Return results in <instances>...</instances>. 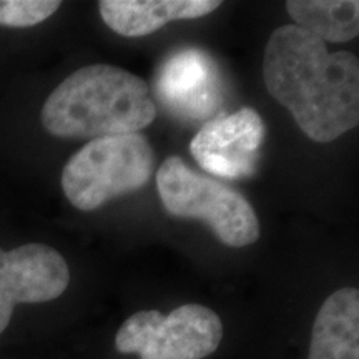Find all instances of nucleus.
<instances>
[{
	"instance_id": "obj_1",
	"label": "nucleus",
	"mask_w": 359,
	"mask_h": 359,
	"mask_svg": "<svg viewBox=\"0 0 359 359\" xmlns=\"http://www.w3.org/2000/svg\"><path fill=\"white\" fill-rule=\"evenodd\" d=\"M263 79L269 95L291 111L313 142H333L358 127L359 64L354 53H331L306 30L283 25L264 48Z\"/></svg>"
},
{
	"instance_id": "obj_2",
	"label": "nucleus",
	"mask_w": 359,
	"mask_h": 359,
	"mask_svg": "<svg viewBox=\"0 0 359 359\" xmlns=\"http://www.w3.org/2000/svg\"><path fill=\"white\" fill-rule=\"evenodd\" d=\"M156 107L145 80L109 64L69 75L43 103L42 125L60 138H102L140 133Z\"/></svg>"
},
{
	"instance_id": "obj_3",
	"label": "nucleus",
	"mask_w": 359,
	"mask_h": 359,
	"mask_svg": "<svg viewBox=\"0 0 359 359\" xmlns=\"http://www.w3.org/2000/svg\"><path fill=\"white\" fill-rule=\"evenodd\" d=\"M155 154L147 137L125 133L88 142L62 172L67 200L82 212L140 190L154 175Z\"/></svg>"
},
{
	"instance_id": "obj_4",
	"label": "nucleus",
	"mask_w": 359,
	"mask_h": 359,
	"mask_svg": "<svg viewBox=\"0 0 359 359\" xmlns=\"http://www.w3.org/2000/svg\"><path fill=\"white\" fill-rule=\"evenodd\" d=\"M161 203L178 218L201 219L222 243L248 246L259 238V222L245 196L217 180L193 172L180 156H168L156 172Z\"/></svg>"
},
{
	"instance_id": "obj_5",
	"label": "nucleus",
	"mask_w": 359,
	"mask_h": 359,
	"mask_svg": "<svg viewBox=\"0 0 359 359\" xmlns=\"http://www.w3.org/2000/svg\"><path fill=\"white\" fill-rule=\"evenodd\" d=\"M223 338L222 320L201 304H183L172 313L138 311L120 326L115 348L140 359H205Z\"/></svg>"
},
{
	"instance_id": "obj_6",
	"label": "nucleus",
	"mask_w": 359,
	"mask_h": 359,
	"mask_svg": "<svg viewBox=\"0 0 359 359\" xmlns=\"http://www.w3.org/2000/svg\"><path fill=\"white\" fill-rule=\"evenodd\" d=\"M69 283V264L52 246L0 248V334L11 323L15 304L52 302L64 294Z\"/></svg>"
},
{
	"instance_id": "obj_7",
	"label": "nucleus",
	"mask_w": 359,
	"mask_h": 359,
	"mask_svg": "<svg viewBox=\"0 0 359 359\" xmlns=\"http://www.w3.org/2000/svg\"><path fill=\"white\" fill-rule=\"evenodd\" d=\"M264 123L253 109H241L208 122L190 143L193 158L206 172L223 178H246L257 173Z\"/></svg>"
},
{
	"instance_id": "obj_8",
	"label": "nucleus",
	"mask_w": 359,
	"mask_h": 359,
	"mask_svg": "<svg viewBox=\"0 0 359 359\" xmlns=\"http://www.w3.org/2000/svg\"><path fill=\"white\" fill-rule=\"evenodd\" d=\"M156 93L172 114L187 120L212 116L222 103V82L215 60L198 48H183L163 62Z\"/></svg>"
},
{
	"instance_id": "obj_9",
	"label": "nucleus",
	"mask_w": 359,
	"mask_h": 359,
	"mask_svg": "<svg viewBox=\"0 0 359 359\" xmlns=\"http://www.w3.org/2000/svg\"><path fill=\"white\" fill-rule=\"evenodd\" d=\"M222 6L218 0H102L103 22L123 37L154 34L172 20H193Z\"/></svg>"
},
{
	"instance_id": "obj_10",
	"label": "nucleus",
	"mask_w": 359,
	"mask_h": 359,
	"mask_svg": "<svg viewBox=\"0 0 359 359\" xmlns=\"http://www.w3.org/2000/svg\"><path fill=\"white\" fill-rule=\"evenodd\" d=\"M308 359H359V290L339 288L321 304Z\"/></svg>"
},
{
	"instance_id": "obj_11",
	"label": "nucleus",
	"mask_w": 359,
	"mask_h": 359,
	"mask_svg": "<svg viewBox=\"0 0 359 359\" xmlns=\"http://www.w3.org/2000/svg\"><path fill=\"white\" fill-rule=\"evenodd\" d=\"M286 11L294 25L323 42H351L359 34L356 0H290Z\"/></svg>"
},
{
	"instance_id": "obj_12",
	"label": "nucleus",
	"mask_w": 359,
	"mask_h": 359,
	"mask_svg": "<svg viewBox=\"0 0 359 359\" xmlns=\"http://www.w3.org/2000/svg\"><path fill=\"white\" fill-rule=\"evenodd\" d=\"M57 0H0V25L25 29L42 24L58 11Z\"/></svg>"
}]
</instances>
